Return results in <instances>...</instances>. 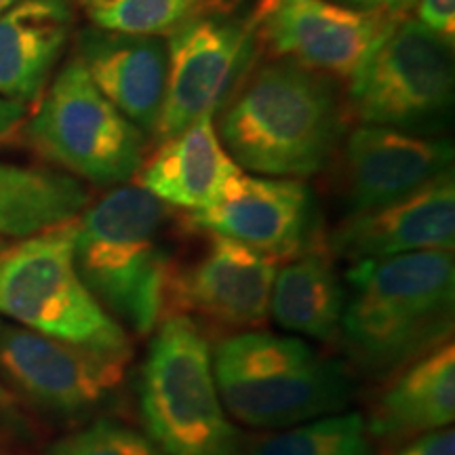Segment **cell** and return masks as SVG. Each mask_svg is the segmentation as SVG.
<instances>
[{
	"instance_id": "obj_32",
	"label": "cell",
	"mask_w": 455,
	"mask_h": 455,
	"mask_svg": "<svg viewBox=\"0 0 455 455\" xmlns=\"http://www.w3.org/2000/svg\"><path fill=\"white\" fill-rule=\"evenodd\" d=\"M93 3H104V0H93Z\"/></svg>"
},
{
	"instance_id": "obj_24",
	"label": "cell",
	"mask_w": 455,
	"mask_h": 455,
	"mask_svg": "<svg viewBox=\"0 0 455 455\" xmlns=\"http://www.w3.org/2000/svg\"><path fill=\"white\" fill-rule=\"evenodd\" d=\"M47 455H161L155 443L133 426L100 418L49 445Z\"/></svg>"
},
{
	"instance_id": "obj_30",
	"label": "cell",
	"mask_w": 455,
	"mask_h": 455,
	"mask_svg": "<svg viewBox=\"0 0 455 455\" xmlns=\"http://www.w3.org/2000/svg\"><path fill=\"white\" fill-rule=\"evenodd\" d=\"M20 3H24V0H0V15L7 13L9 9L17 7V4H20Z\"/></svg>"
},
{
	"instance_id": "obj_27",
	"label": "cell",
	"mask_w": 455,
	"mask_h": 455,
	"mask_svg": "<svg viewBox=\"0 0 455 455\" xmlns=\"http://www.w3.org/2000/svg\"><path fill=\"white\" fill-rule=\"evenodd\" d=\"M28 114V108L24 101L15 100H4L0 98V141L7 140L9 135H13L20 124L24 123Z\"/></svg>"
},
{
	"instance_id": "obj_29",
	"label": "cell",
	"mask_w": 455,
	"mask_h": 455,
	"mask_svg": "<svg viewBox=\"0 0 455 455\" xmlns=\"http://www.w3.org/2000/svg\"><path fill=\"white\" fill-rule=\"evenodd\" d=\"M333 3L346 4V7H352V9H384V7H390L388 0H333Z\"/></svg>"
},
{
	"instance_id": "obj_15",
	"label": "cell",
	"mask_w": 455,
	"mask_h": 455,
	"mask_svg": "<svg viewBox=\"0 0 455 455\" xmlns=\"http://www.w3.org/2000/svg\"><path fill=\"white\" fill-rule=\"evenodd\" d=\"M325 244L329 253L352 264L419 251H453V171L373 212L346 215Z\"/></svg>"
},
{
	"instance_id": "obj_23",
	"label": "cell",
	"mask_w": 455,
	"mask_h": 455,
	"mask_svg": "<svg viewBox=\"0 0 455 455\" xmlns=\"http://www.w3.org/2000/svg\"><path fill=\"white\" fill-rule=\"evenodd\" d=\"M224 3L226 0H104L93 3L89 15L101 30L163 38Z\"/></svg>"
},
{
	"instance_id": "obj_31",
	"label": "cell",
	"mask_w": 455,
	"mask_h": 455,
	"mask_svg": "<svg viewBox=\"0 0 455 455\" xmlns=\"http://www.w3.org/2000/svg\"><path fill=\"white\" fill-rule=\"evenodd\" d=\"M409 3H411V0H388L390 9H395V11H398V9H405Z\"/></svg>"
},
{
	"instance_id": "obj_12",
	"label": "cell",
	"mask_w": 455,
	"mask_h": 455,
	"mask_svg": "<svg viewBox=\"0 0 455 455\" xmlns=\"http://www.w3.org/2000/svg\"><path fill=\"white\" fill-rule=\"evenodd\" d=\"M276 261L232 238L209 235L207 247L184 268L171 272V315L204 321L228 331H251L270 316Z\"/></svg>"
},
{
	"instance_id": "obj_18",
	"label": "cell",
	"mask_w": 455,
	"mask_h": 455,
	"mask_svg": "<svg viewBox=\"0 0 455 455\" xmlns=\"http://www.w3.org/2000/svg\"><path fill=\"white\" fill-rule=\"evenodd\" d=\"M390 378L392 384L378 398L367 422L371 441L398 447L430 432L451 428L455 419L453 341L415 358Z\"/></svg>"
},
{
	"instance_id": "obj_7",
	"label": "cell",
	"mask_w": 455,
	"mask_h": 455,
	"mask_svg": "<svg viewBox=\"0 0 455 455\" xmlns=\"http://www.w3.org/2000/svg\"><path fill=\"white\" fill-rule=\"evenodd\" d=\"M26 140L38 155L95 186L127 184L146 155V133L95 87L78 57L53 78Z\"/></svg>"
},
{
	"instance_id": "obj_16",
	"label": "cell",
	"mask_w": 455,
	"mask_h": 455,
	"mask_svg": "<svg viewBox=\"0 0 455 455\" xmlns=\"http://www.w3.org/2000/svg\"><path fill=\"white\" fill-rule=\"evenodd\" d=\"M76 57L95 87L123 116L144 133H156L167 89V41L91 28L78 36Z\"/></svg>"
},
{
	"instance_id": "obj_2",
	"label": "cell",
	"mask_w": 455,
	"mask_h": 455,
	"mask_svg": "<svg viewBox=\"0 0 455 455\" xmlns=\"http://www.w3.org/2000/svg\"><path fill=\"white\" fill-rule=\"evenodd\" d=\"M344 283L348 289L338 338L363 373L390 378L451 341L453 251L355 261Z\"/></svg>"
},
{
	"instance_id": "obj_26",
	"label": "cell",
	"mask_w": 455,
	"mask_h": 455,
	"mask_svg": "<svg viewBox=\"0 0 455 455\" xmlns=\"http://www.w3.org/2000/svg\"><path fill=\"white\" fill-rule=\"evenodd\" d=\"M392 455H455L453 428H443L403 443Z\"/></svg>"
},
{
	"instance_id": "obj_14",
	"label": "cell",
	"mask_w": 455,
	"mask_h": 455,
	"mask_svg": "<svg viewBox=\"0 0 455 455\" xmlns=\"http://www.w3.org/2000/svg\"><path fill=\"white\" fill-rule=\"evenodd\" d=\"M451 141L378 124H358L346 140L341 156V180L350 213L373 212L405 198L441 175L451 173Z\"/></svg>"
},
{
	"instance_id": "obj_5",
	"label": "cell",
	"mask_w": 455,
	"mask_h": 455,
	"mask_svg": "<svg viewBox=\"0 0 455 455\" xmlns=\"http://www.w3.org/2000/svg\"><path fill=\"white\" fill-rule=\"evenodd\" d=\"M140 413L161 455H244L213 378L212 346L184 315L156 327L140 375Z\"/></svg>"
},
{
	"instance_id": "obj_22",
	"label": "cell",
	"mask_w": 455,
	"mask_h": 455,
	"mask_svg": "<svg viewBox=\"0 0 455 455\" xmlns=\"http://www.w3.org/2000/svg\"><path fill=\"white\" fill-rule=\"evenodd\" d=\"M244 455H373V441L361 413L339 411L275 430Z\"/></svg>"
},
{
	"instance_id": "obj_25",
	"label": "cell",
	"mask_w": 455,
	"mask_h": 455,
	"mask_svg": "<svg viewBox=\"0 0 455 455\" xmlns=\"http://www.w3.org/2000/svg\"><path fill=\"white\" fill-rule=\"evenodd\" d=\"M418 21L443 41L453 44L455 38V0H419Z\"/></svg>"
},
{
	"instance_id": "obj_17",
	"label": "cell",
	"mask_w": 455,
	"mask_h": 455,
	"mask_svg": "<svg viewBox=\"0 0 455 455\" xmlns=\"http://www.w3.org/2000/svg\"><path fill=\"white\" fill-rule=\"evenodd\" d=\"M213 116L204 114L173 138L161 140L155 155L141 163L135 175L140 186L167 207L203 212L241 171L221 144Z\"/></svg>"
},
{
	"instance_id": "obj_3",
	"label": "cell",
	"mask_w": 455,
	"mask_h": 455,
	"mask_svg": "<svg viewBox=\"0 0 455 455\" xmlns=\"http://www.w3.org/2000/svg\"><path fill=\"white\" fill-rule=\"evenodd\" d=\"M167 204L121 184L74 220V261L108 315L138 335L164 318L173 259L164 247Z\"/></svg>"
},
{
	"instance_id": "obj_13",
	"label": "cell",
	"mask_w": 455,
	"mask_h": 455,
	"mask_svg": "<svg viewBox=\"0 0 455 455\" xmlns=\"http://www.w3.org/2000/svg\"><path fill=\"white\" fill-rule=\"evenodd\" d=\"M188 224L232 238L275 261L318 241L315 196L304 181L243 173V169L212 207L188 215Z\"/></svg>"
},
{
	"instance_id": "obj_10",
	"label": "cell",
	"mask_w": 455,
	"mask_h": 455,
	"mask_svg": "<svg viewBox=\"0 0 455 455\" xmlns=\"http://www.w3.org/2000/svg\"><path fill=\"white\" fill-rule=\"evenodd\" d=\"M255 20L266 57L350 84L401 15L390 7L352 9L333 0H255Z\"/></svg>"
},
{
	"instance_id": "obj_1",
	"label": "cell",
	"mask_w": 455,
	"mask_h": 455,
	"mask_svg": "<svg viewBox=\"0 0 455 455\" xmlns=\"http://www.w3.org/2000/svg\"><path fill=\"white\" fill-rule=\"evenodd\" d=\"M218 112V135L232 161L268 178L321 173L344 127L331 78L276 57H255Z\"/></svg>"
},
{
	"instance_id": "obj_9",
	"label": "cell",
	"mask_w": 455,
	"mask_h": 455,
	"mask_svg": "<svg viewBox=\"0 0 455 455\" xmlns=\"http://www.w3.org/2000/svg\"><path fill=\"white\" fill-rule=\"evenodd\" d=\"M169 72L158 141L215 114L258 57L255 0H226L167 36Z\"/></svg>"
},
{
	"instance_id": "obj_4",
	"label": "cell",
	"mask_w": 455,
	"mask_h": 455,
	"mask_svg": "<svg viewBox=\"0 0 455 455\" xmlns=\"http://www.w3.org/2000/svg\"><path fill=\"white\" fill-rule=\"evenodd\" d=\"M212 365L228 415L255 430L275 432L346 411L355 398L344 363L289 335L238 331L215 346Z\"/></svg>"
},
{
	"instance_id": "obj_11",
	"label": "cell",
	"mask_w": 455,
	"mask_h": 455,
	"mask_svg": "<svg viewBox=\"0 0 455 455\" xmlns=\"http://www.w3.org/2000/svg\"><path fill=\"white\" fill-rule=\"evenodd\" d=\"M127 363L0 321L4 386L60 418H87L110 405L124 382Z\"/></svg>"
},
{
	"instance_id": "obj_19",
	"label": "cell",
	"mask_w": 455,
	"mask_h": 455,
	"mask_svg": "<svg viewBox=\"0 0 455 455\" xmlns=\"http://www.w3.org/2000/svg\"><path fill=\"white\" fill-rule=\"evenodd\" d=\"M70 32V0H24L0 15V98L36 100Z\"/></svg>"
},
{
	"instance_id": "obj_21",
	"label": "cell",
	"mask_w": 455,
	"mask_h": 455,
	"mask_svg": "<svg viewBox=\"0 0 455 455\" xmlns=\"http://www.w3.org/2000/svg\"><path fill=\"white\" fill-rule=\"evenodd\" d=\"M87 204L89 192L72 175L0 163V241H20L68 224Z\"/></svg>"
},
{
	"instance_id": "obj_6",
	"label": "cell",
	"mask_w": 455,
	"mask_h": 455,
	"mask_svg": "<svg viewBox=\"0 0 455 455\" xmlns=\"http://www.w3.org/2000/svg\"><path fill=\"white\" fill-rule=\"evenodd\" d=\"M0 316L100 355L131 358V339L83 283L74 221L0 247Z\"/></svg>"
},
{
	"instance_id": "obj_8",
	"label": "cell",
	"mask_w": 455,
	"mask_h": 455,
	"mask_svg": "<svg viewBox=\"0 0 455 455\" xmlns=\"http://www.w3.org/2000/svg\"><path fill=\"white\" fill-rule=\"evenodd\" d=\"M451 47L418 20L401 17L350 87V110L361 124L428 135L453 108Z\"/></svg>"
},
{
	"instance_id": "obj_28",
	"label": "cell",
	"mask_w": 455,
	"mask_h": 455,
	"mask_svg": "<svg viewBox=\"0 0 455 455\" xmlns=\"http://www.w3.org/2000/svg\"><path fill=\"white\" fill-rule=\"evenodd\" d=\"M20 403L13 392H11L7 386L0 382V422L3 424H20Z\"/></svg>"
},
{
	"instance_id": "obj_20",
	"label": "cell",
	"mask_w": 455,
	"mask_h": 455,
	"mask_svg": "<svg viewBox=\"0 0 455 455\" xmlns=\"http://www.w3.org/2000/svg\"><path fill=\"white\" fill-rule=\"evenodd\" d=\"M346 283L333 266L325 241H315L284 259L270 293V315L284 331L316 341H333L339 333Z\"/></svg>"
}]
</instances>
